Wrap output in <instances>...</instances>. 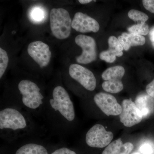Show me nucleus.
Instances as JSON below:
<instances>
[{
	"instance_id": "6e6552de",
	"label": "nucleus",
	"mask_w": 154,
	"mask_h": 154,
	"mask_svg": "<svg viewBox=\"0 0 154 154\" xmlns=\"http://www.w3.org/2000/svg\"><path fill=\"white\" fill-rule=\"evenodd\" d=\"M69 79L79 83L87 91L96 89V80L93 72L78 64H72L69 68Z\"/></svg>"
},
{
	"instance_id": "a878e982",
	"label": "nucleus",
	"mask_w": 154,
	"mask_h": 154,
	"mask_svg": "<svg viewBox=\"0 0 154 154\" xmlns=\"http://www.w3.org/2000/svg\"><path fill=\"white\" fill-rule=\"evenodd\" d=\"M150 38L152 44L154 47V28L152 29L150 33Z\"/></svg>"
},
{
	"instance_id": "f8f14e48",
	"label": "nucleus",
	"mask_w": 154,
	"mask_h": 154,
	"mask_svg": "<svg viewBox=\"0 0 154 154\" xmlns=\"http://www.w3.org/2000/svg\"><path fill=\"white\" fill-rule=\"evenodd\" d=\"M120 121L124 126L131 127L140 123L143 117L134 102L130 99H125L122 103Z\"/></svg>"
},
{
	"instance_id": "a211bd4d",
	"label": "nucleus",
	"mask_w": 154,
	"mask_h": 154,
	"mask_svg": "<svg viewBox=\"0 0 154 154\" xmlns=\"http://www.w3.org/2000/svg\"><path fill=\"white\" fill-rule=\"evenodd\" d=\"M130 33L143 36L146 35L149 32V25L146 23H137L132 25L128 29Z\"/></svg>"
},
{
	"instance_id": "7ed1b4c3",
	"label": "nucleus",
	"mask_w": 154,
	"mask_h": 154,
	"mask_svg": "<svg viewBox=\"0 0 154 154\" xmlns=\"http://www.w3.org/2000/svg\"><path fill=\"white\" fill-rule=\"evenodd\" d=\"M40 83L28 78L17 80L12 92L6 96L17 102L33 117L42 116L46 96Z\"/></svg>"
},
{
	"instance_id": "393cba45",
	"label": "nucleus",
	"mask_w": 154,
	"mask_h": 154,
	"mask_svg": "<svg viewBox=\"0 0 154 154\" xmlns=\"http://www.w3.org/2000/svg\"><path fill=\"white\" fill-rule=\"evenodd\" d=\"M146 90L147 94L154 99V79L147 85Z\"/></svg>"
},
{
	"instance_id": "ddd939ff",
	"label": "nucleus",
	"mask_w": 154,
	"mask_h": 154,
	"mask_svg": "<svg viewBox=\"0 0 154 154\" xmlns=\"http://www.w3.org/2000/svg\"><path fill=\"white\" fill-rule=\"evenodd\" d=\"M72 28L80 33H96L99 31L100 25L96 19L82 12H77L72 20Z\"/></svg>"
},
{
	"instance_id": "2eb2a0df",
	"label": "nucleus",
	"mask_w": 154,
	"mask_h": 154,
	"mask_svg": "<svg viewBox=\"0 0 154 154\" xmlns=\"http://www.w3.org/2000/svg\"><path fill=\"white\" fill-rule=\"evenodd\" d=\"M118 38L126 51L131 47L143 45L146 42V38L143 36L131 33L124 32L119 36Z\"/></svg>"
},
{
	"instance_id": "aec40b11",
	"label": "nucleus",
	"mask_w": 154,
	"mask_h": 154,
	"mask_svg": "<svg viewBox=\"0 0 154 154\" xmlns=\"http://www.w3.org/2000/svg\"><path fill=\"white\" fill-rule=\"evenodd\" d=\"M9 57L7 51L2 48H0V79H2L5 75L8 65Z\"/></svg>"
},
{
	"instance_id": "f03ea898",
	"label": "nucleus",
	"mask_w": 154,
	"mask_h": 154,
	"mask_svg": "<svg viewBox=\"0 0 154 154\" xmlns=\"http://www.w3.org/2000/svg\"><path fill=\"white\" fill-rule=\"evenodd\" d=\"M46 128L38 124L34 117L8 96L0 105V137L8 143L31 137H43Z\"/></svg>"
},
{
	"instance_id": "0eeeda50",
	"label": "nucleus",
	"mask_w": 154,
	"mask_h": 154,
	"mask_svg": "<svg viewBox=\"0 0 154 154\" xmlns=\"http://www.w3.org/2000/svg\"><path fill=\"white\" fill-rule=\"evenodd\" d=\"M113 134L107 131L102 125L92 127L86 133L85 140L88 146L93 148H102L109 145L113 140Z\"/></svg>"
},
{
	"instance_id": "6ab92c4d",
	"label": "nucleus",
	"mask_w": 154,
	"mask_h": 154,
	"mask_svg": "<svg viewBox=\"0 0 154 154\" xmlns=\"http://www.w3.org/2000/svg\"><path fill=\"white\" fill-rule=\"evenodd\" d=\"M128 17L134 22H137V23H145L149 19V17L146 14L134 9L130 10L128 12Z\"/></svg>"
},
{
	"instance_id": "423d86ee",
	"label": "nucleus",
	"mask_w": 154,
	"mask_h": 154,
	"mask_svg": "<svg viewBox=\"0 0 154 154\" xmlns=\"http://www.w3.org/2000/svg\"><path fill=\"white\" fill-rule=\"evenodd\" d=\"M125 70L121 66L108 68L102 73V78L104 80L102 88L106 92L117 94L123 90L124 86L122 79L124 76Z\"/></svg>"
},
{
	"instance_id": "412c9836",
	"label": "nucleus",
	"mask_w": 154,
	"mask_h": 154,
	"mask_svg": "<svg viewBox=\"0 0 154 154\" xmlns=\"http://www.w3.org/2000/svg\"><path fill=\"white\" fill-rule=\"evenodd\" d=\"M31 17L33 21L36 22L42 21L44 17V12L42 9L36 8L32 10Z\"/></svg>"
},
{
	"instance_id": "cd10ccee",
	"label": "nucleus",
	"mask_w": 154,
	"mask_h": 154,
	"mask_svg": "<svg viewBox=\"0 0 154 154\" xmlns=\"http://www.w3.org/2000/svg\"><path fill=\"white\" fill-rule=\"evenodd\" d=\"M131 154H141L140 153L137 152H133Z\"/></svg>"
},
{
	"instance_id": "9d476101",
	"label": "nucleus",
	"mask_w": 154,
	"mask_h": 154,
	"mask_svg": "<svg viewBox=\"0 0 154 154\" xmlns=\"http://www.w3.org/2000/svg\"><path fill=\"white\" fill-rule=\"evenodd\" d=\"M28 54L41 68L47 66L51 61V52L48 45L43 42L36 41L29 44Z\"/></svg>"
},
{
	"instance_id": "f3484780",
	"label": "nucleus",
	"mask_w": 154,
	"mask_h": 154,
	"mask_svg": "<svg viewBox=\"0 0 154 154\" xmlns=\"http://www.w3.org/2000/svg\"><path fill=\"white\" fill-rule=\"evenodd\" d=\"M123 53L122 51H117L113 49H109L104 51L100 53L99 58L101 60L105 61L108 63H112L116 60V57L122 56Z\"/></svg>"
},
{
	"instance_id": "4be33fe9",
	"label": "nucleus",
	"mask_w": 154,
	"mask_h": 154,
	"mask_svg": "<svg viewBox=\"0 0 154 154\" xmlns=\"http://www.w3.org/2000/svg\"><path fill=\"white\" fill-rule=\"evenodd\" d=\"M139 151L142 154H153L154 147L149 143H144L140 146Z\"/></svg>"
},
{
	"instance_id": "b1692460",
	"label": "nucleus",
	"mask_w": 154,
	"mask_h": 154,
	"mask_svg": "<svg viewBox=\"0 0 154 154\" xmlns=\"http://www.w3.org/2000/svg\"><path fill=\"white\" fill-rule=\"evenodd\" d=\"M142 2L146 10L154 14V0H143Z\"/></svg>"
},
{
	"instance_id": "9b49d317",
	"label": "nucleus",
	"mask_w": 154,
	"mask_h": 154,
	"mask_svg": "<svg viewBox=\"0 0 154 154\" xmlns=\"http://www.w3.org/2000/svg\"><path fill=\"white\" fill-rule=\"evenodd\" d=\"M93 100L95 105L108 116L121 114V105L112 95L100 92L94 96Z\"/></svg>"
},
{
	"instance_id": "4468645a",
	"label": "nucleus",
	"mask_w": 154,
	"mask_h": 154,
	"mask_svg": "<svg viewBox=\"0 0 154 154\" xmlns=\"http://www.w3.org/2000/svg\"><path fill=\"white\" fill-rule=\"evenodd\" d=\"M148 94H141L138 95L135 104L142 115L143 118L149 116L154 109V100Z\"/></svg>"
},
{
	"instance_id": "20e7f679",
	"label": "nucleus",
	"mask_w": 154,
	"mask_h": 154,
	"mask_svg": "<svg viewBox=\"0 0 154 154\" xmlns=\"http://www.w3.org/2000/svg\"><path fill=\"white\" fill-rule=\"evenodd\" d=\"M48 139L40 137H31L21 139L11 143L15 147L14 154H49L52 146Z\"/></svg>"
},
{
	"instance_id": "5701e85b",
	"label": "nucleus",
	"mask_w": 154,
	"mask_h": 154,
	"mask_svg": "<svg viewBox=\"0 0 154 154\" xmlns=\"http://www.w3.org/2000/svg\"><path fill=\"white\" fill-rule=\"evenodd\" d=\"M50 154H77L75 152L67 147H57Z\"/></svg>"
},
{
	"instance_id": "f257e3e1",
	"label": "nucleus",
	"mask_w": 154,
	"mask_h": 154,
	"mask_svg": "<svg viewBox=\"0 0 154 154\" xmlns=\"http://www.w3.org/2000/svg\"><path fill=\"white\" fill-rule=\"evenodd\" d=\"M46 96L42 118L51 134L66 137L76 121L74 106L65 88L59 82L53 84Z\"/></svg>"
},
{
	"instance_id": "bb28decb",
	"label": "nucleus",
	"mask_w": 154,
	"mask_h": 154,
	"mask_svg": "<svg viewBox=\"0 0 154 154\" xmlns=\"http://www.w3.org/2000/svg\"><path fill=\"white\" fill-rule=\"evenodd\" d=\"M79 2L81 4H87L92 2V0H79Z\"/></svg>"
},
{
	"instance_id": "39448f33",
	"label": "nucleus",
	"mask_w": 154,
	"mask_h": 154,
	"mask_svg": "<svg viewBox=\"0 0 154 154\" xmlns=\"http://www.w3.org/2000/svg\"><path fill=\"white\" fill-rule=\"evenodd\" d=\"M49 18L51 30L53 36L59 39L68 38L72 28V20L68 11L62 8H54L50 11Z\"/></svg>"
},
{
	"instance_id": "dca6fc26",
	"label": "nucleus",
	"mask_w": 154,
	"mask_h": 154,
	"mask_svg": "<svg viewBox=\"0 0 154 154\" xmlns=\"http://www.w3.org/2000/svg\"><path fill=\"white\" fill-rule=\"evenodd\" d=\"M133 148L132 143L130 142L123 143L121 139H119L108 145L102 154H129Z\"/></svg>"
},
{
	"instance_id": "1a4fd4ad",
	"label": "nucleus",
	"mask_w": 154,
	"mask_h": 154,
	"mask_svg": "<svg viewBox=\"0 0 154 154\" xmlns=\"http://www.w3.org/2000/svg\"><path fill=\"white\" fill-rule=\"evenodd\" d=\"M76 44L82 50L81 55L77 57V63L82 64L91 63L96 60L97 57V46L95 39L91 36L80 34L76 36Z\"/></svg>"
}]
</instances>
